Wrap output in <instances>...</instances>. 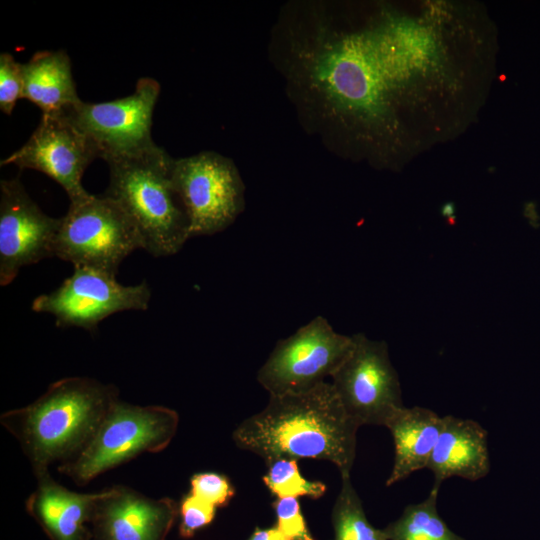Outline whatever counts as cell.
<instances>
[{"instance_id": "1", "label": "cell", "mask_w": 540, "mask_h": 540, "mask_svg": "<svg viewBox=\"0 0 540 540\" xmlns=\"http://www.w3.org/2000/svg\"><path fill=\"white\" fill-rule=\"evenodd\" d=\"M359 427L332 384L324 382L304 393L269 395L265 408L243 420L232 437L238 448L267 465L279 458L326 460L347 476L356 457Z\"/></svg>"}, {"instance_id": "2", "label": "cell", "mask_w": 540, "mask_h": 540, "mask_svg": "<svg viewBox=\"0 0 540 540\" xmlns=\"http://www.w3.org/2000/svg\"><path fill=\"white\" fill-rule=\"evenodd\" d=\"M117 390L96 380L69 377L51 384L30 405L2 415V424L19 440L36 475L48 465L77 454L90 440Z\"/></svg>"}, {"instance_id": "3", "label": "cell", "mask_w": 540, "mask_h": 540, "mask_svg": "<svg viewBox=\"0 0 540 540\" xmlns=\"http://www.w3.org/2000/svg\"><path fill=\"white\" fill-rule=\"evenodd\" d=\"M173 163L157 145L107 161L109 185L104 194L126 213L143 249L155 257L177 253L190 238L189 220L173 184Z\"/></svg>"}, {"instance_id": "4", "label": "cell", "mask_w": 540, "mask_h": 540, "mask_svg": "<svg viewBox=\"0 0 540 540\" xmlns=\"http://www.w3.org/2000/svg\"><path fill=\"white\" fill-rule=\"evenodd\" d=\"M176 411L164 406L112 404L86 445L59 470L85 484L104 471L144 452H159L173 439Z\"/></svg>"}, {"instance_id": "5", "label": "cell", "mask_w": 540, "mask_h": 540, "mask_svg": "<svg viewBox=\"0 0 540 540\" xmlns=\"http://www.w3.org/2000/svg\"><path fill=\"white\" fill-rule=\"evenodd\" d=\"M375 31L328 42L312 56L314 82L339 110L374 117L395 93L380 57Z\"/></svg>"}, {"instance_id": "6", "label": "cell", "mask_w": 540, "mask_h": 540, "mask_svg": "<svg viewBox=\"0 0 540 540\" xmlns=\"http://www.w3.org/2000/svg\"><path fill=\"white\" fill-rule=\"evenodd\" d=\"M142 248V238L121 207L111 198L90 194L71 202L61 217L54 253L74 267H89L113 275L120 263Z\"/></svg>"}, {"instance_id": "7", "label": "cell", "mask_w": 540, "mask_h": 540, "mask_svg": "<svg viewBox=\"0 0 540 540\" xmlns=\"http://www.w3.org/2000/svg\"><path fill=\"white\" fill-rule=\"evenodd\" d=\"M353 345L352 335L336 332L326 318L316 316L276 343L257 380L269 395L310 391L332 377Z\"/></svg>"}, {"instance_id": "8", "label": "cell", "mask_w": 540, "mask_h": 540, "mask_svg": "<svg viewBox=\"0 0 540 540\" xmlns=\"http://www.w3.org/2000/svg\"><path fill=\"white\" fill-rule=\"evenodd\" d=\"M172 179L190 238L230 226L244 209V184L233 161L213 151L174 159Z\"/></svg>"}, {"instance_id": "9", "label": "cell", "mask_w": 540, "mask_h": 540, "mask_svg": "<svg viewBox=\"0 0 540 540\" xmlns=\"http://www.w3.org/2000/svg\"><path fill=\"white\" fill-rule=\"evenodd\" d=\"M352 337L353 348L332 375L331 384L346 413L359 426H385L392 414L404 407L388 346L362 333Z\"/></svg>"}, {"instance_id": "10", "label": "cell", "mask_w": 540, "mask_h": 540, "mask_svg": "<svg viewBox=\"0 0 540 540\" xmlns=\"http://www.w3.org/2000/svg\"><path fill=\"white\" fill-rule=\"evenodd\" d=\"M159 94L160 84L142 77L129 96L100 103L81 100L65 112L94 145L98 158L107 162L156 145L151 127Z\"/></svg>"}, {"instance_id": "11", "label": "cell", "mask_w": 540, "mask_h": 540, "mask_svg": "<svg viewBox=\"0 0 540 540\" xmlns=\"http://www.w3.org/2000/svg\"><path fill=\"white\" fill-rule=\"evenodd\" d=\"M116 275L89 267H74L57 289L34 299L32 310L52 314L58 327L93 331L106 317L125 310H146L151 291L143 281L125 286Z\"/></svg>"}, {"instance_id": "12", "label": "cell", "mask_w": 540, "mask_h": 540, "mask_svg": "<svg viewBox=\"0 0 540 540\" xmlns=\"http://www.w3.org/2000/svg\"><path fill=\"white\" fill-rule=\"evenodd\" d=\"M96 158L94 145L63 112L42 114L27 142L3 159L1 165L13 164L44 173L65 190L71 203L90 195L81 181L86 168Z\"/></svg>"}, {"instance_id": "13", "label": "cell", "mask_w": 540, "mask_h": 540, "mask_svg": "<svg viewBox=\"0 0 540 540\" xmlns=\"http://www.w3.org/2000/svg\"><path fill=\"white\" fill-rule=\"evenodd\" d=\"M0 189V284L6 286L22 267L55 256L61 218L46 215L19 178L1 180Z\"/></svg>"}, {"instance_id": "14", "label": "cell", "mask_w": 540, "mask_h": 540, "mask_svg": "<svg viewBox=\"0 0 540 540\" xmlns=\"http://www.w3.org/2000/svg\"><path fill=\"white\" fill-rule=\"evenodd\" d=\"M177 516L169 498L152 499L127 487L105 490L93 515L97 540H164Z\"/></svg>"}, {"instance_id": "15", "label": "cell", "mask_w": 540, "mask_h": 540, "mask_svg": "<svg viewBox=\"0 0 540 540\" xmlns=\"http://www.w3.org/2000/svg\"><path fill=\"white\" fill-rule=\"evenodd\" d=\"M442 429L427 468L433 472V487L452 476L470 481L485 477L490 471L488 433L476 421L452 415L442 417Z\"/></svg>"}, {"instance_id": "16", "label": "cell", "mask_w": 540, "mask_h": 540, "mask_svg": "<svg viewBox=\"0 0 540 540\" xmlns=\"http://www.w3.org/2000/svg\"><path fill=\"white\" fill-rule=\"evenodd\" d=\"M38 486L27 501L29 512L55 540H83L85 523L93 517L105 491L77 493L56 483L48 472L37 475Z\"/></svg>"}, {"instance_id": "17", "label": "cell", "mask_w": 540, "mask_h": 540, "mask_svg": "<svg viewBox=\"0 0 540 540\" xmlns=\"http://www.w3.org/2000/svg\"><path fill=\"white\" fill-rule=\"evenodd\" d=\"M442 425V417L424 407L404 406L392 414L385 427L393 437L395 456L386 486L427 468Z\"/></svg>"}, {"instance_id": "18", "label": "cell", "mask_w": 540, "mask_h": 540, "mask_svg": "<svg viewBox=\"0 0 540 540\" xmlns=\"http://www.w3.org/2000/svg\"><path fill=\"white\" fill-rule=\"evenodd\" d=\"M21 99L38 106L42 114H59L78 104L71 61L64 50L39 51L22 63Z\"/></svg>"}, {"instance_id": "19", "label": "cell", "mask_w": 540, "mask_h": 540, "mask_svg": "<svg viewBox=\"0 0 540 540\" xmlns=\"http://www.w3.org/2000/svg\"><path fill=\"white\" fill-rule=\"evenodd\" d=\"M440 488L432 487L428 497L408 505L402 515L384 531L389 540H465L450 530L437 511Z\"/></svg>"}, {"instance_id": "20", "label": "cell", "mask_w": 540, "mask_h": 540, "mask_svg": "<svg viewBox=\"0 0 540 540\" xmlns=\"http://www.w3.org/2000/svg\"><path fill=\"white\" fill-rule=\"evenodd\" d=\"M341 479L332 509L333 540H389L384 529H377L368 521L350 475Z\"/></svg>"}, {"instance_id": "21", "label": "cell", "mask_w": 540, "mask_h": 540, "mask_svg": "<svg viewBox=\"0 0 540 540\" xmlns=\"http://www.w3.org/2000/svg\"><path fill=\"white\" fill-rule=\"evenodd\" d=\"M267 466L263 482L277 498L305 496L318 499L326 492L327 487L324 483L309 481L301 475L297 460L279 458Z\"/></svg>"}, {"instance_id": "22", "label": "cell", "mask_w": 540, "mask_h": 540, "mask_svg": "<svg viewBox=\"0 0 540 540\" xmlns=\"http://www.w3.org/2000/svg\"><path fill=\"white\" fill-rule=\"evenodd\" d=\"M22 63L6 52L0 54V109L11 115L17 100L22 97Z\"/></svg>"}, {"instance_id": "23", "label": "cell", "mask_w": 540, "mask_h": 540, "mask_svg": "<svg viewBox=\"0 0 540 540\" xmlns=\"http://www.w3.org/2000/svg\"><path fill=\"white\" fill-rule=\"evenodd\" d=\"M190 494L205 502L221 507L233 497L235 490L229 479L214 472L197 473L190 480Z\"/></svg>"}, {"instance_id": "24", "label": "cell", "mask_w": 540, "mask_h": 540, "mask_svg": "<svg viewBox=\"0 0 540 540\" xmlns=\"http://www.w3.org/2000/svg\"><path fill=\"white\" fill-rule=\"evenodd\" d=\"M276 527L292 540H314L307 528L300 504L295 497L277 498L273 502Z\"/></svg>"}, {"instance_id": "25", "label": "cell", "mask_w": 540, "mask_h": 540, "mask_svg": "<svg viewBox=\"0 0 540 540\" xmlns=\"http://www.w3.org/2000/svg\"><path fill=\"white\" fill-rule=\"evenodd\" d=\"M215 512V506L190 493L187 494L180 505L181 536L186 538L193 536L197 530L212 522Z\"/></svg>"}, {"instance_id": "26", "label": "cell", "mask_w": 540, "mask_h": 540, "mask_svg": "<svg viewBox=\"0 0 540 540\" xmlns=\"http://www.w3.org/2000/svg\"><path fill=\"white\" fill-rule=\"evenodd\" d=\"M248 540H292L282 533L277 527L269 529L256 528Z\"/></svg>"}]
</instances>
